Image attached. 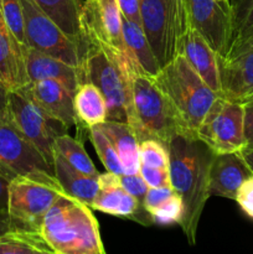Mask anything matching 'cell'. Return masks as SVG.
I'll return each mask as SVG.
<instances>
[{
	"label": "cell",
	"instance_id": "cell-31",
	"mask_svg": "<svg viewBox=\"0 0 253 254\" xmlns=\"http://www.w3.org/2000/svg\"><path fill=\"white\" fill-rule=\"evenodd\" d=\"M153 223L158 225H180L184 217V203L180 196L174 192L168 200L149 212Z\"/></svg>",
	"mask_w": 253,
	"mask_h": 254
},
{
	"label": "cell",
	"instance_id": "cell-11",
	"mask_svg": "<svg viewBox=\"0 0 253 254\" xmlns=\"http://www.w3.org/2000/svg\"><path fill=\"white\" fill-rule=\"evenodd\" d=\"M122 20L118 0H82L79 14L82 45H97L123 52L129 57L123 40Z\"/></svg>",
	"mask_w": 253,
	"mask_h": 254
},
{
	"label": "cell",
	"instance_id": "cell-42",
	"mask_svg": "<svg viewBox=\"0 0 253 254\" xmlns=\"http://www.w3.org/2000/svg\"><path fill=\"white\" fill-rule=\"evenodd\" d=\"M241 154L245 158L246 163L248 164L250 169L253 173V149L252 148H245L243 150H241Z\"/></svg>",
	"mask_w": 253,
	"mask_h": 254
},
{
	"label": "cell",
	"instance_id": "cell-41",
	"mask_svg": "<svg viewBox=\"0 0 253 254\" xmlns=\"http://www.w3.org/2000/svg\"><path fill=\"white\" fill-rule=\"evenodd\" d=\"M15 228L14 223H12L11 218H10L7 211H4V212H0V236L6 233L7 231Z\"/></svg>",
	"mask_w": 253,
	"mask_h": 254
},
{
	"label": "cell",
	"instance_id": "cell-14",
	"mask_svg": "<svg viewBox=\"0 0 253 254\" xmlns=\"http://www.w3.org/2000/svg\"><path fill=\"white\" fill-rule=\"evenodd\" d=\"M19 92L63 129L83 127L74 112L73 93L59 81L40 79L29 82Z\"/></svg>",
	"mask_w": 253,
	"mask_h": 254
},
{
	"label": "cell",
	"instance_id": "cell-15",
	"mask_svg": "<svg viewBox=\"0 0 253 254\" xmlns=\"http://www.w3.org/2000/svg\"><path fill=\"white\" fill-rule=\"evenodd\" d=\"M99 191L92 202L91 208L116 216V217L131 218L144 225V217L148 223H153L149 213L144 210L143 205L126 191L121 185L119 175L107 171L98 175Z\"/></svg>",
	"mask_w": 253,
	"mask_h": 254
},
{
	"label": "cell",
	"instance_id": "cell-4",
	"mask_svg": "<svg viewBox=\"0 0 253 254\" xmlns=\"http://www.w3.org/2000/svg\"><path fill=\"white\" fill-rule=\"evenodd\" d=\"M155 79L168 96L184 134L196 136L203 117L221 94L201 78L181 54L161 67Z\"/></svg>",
	"mask_w": 253,
	"mask_h": 254
},
{
	"label": "cell",
	"instance_id": "cell-9",
	"mask_svg": "<svg viewBox=\"0 0 253 254\" xmlns=\"http://www.w3.org/2000/svg\"><path fill=\"white\" fill-rule=\"evenodd\" d=\"M20 2L29 46L81 67L83 45L71 39L35 0H20Z\"/></svg>",
	"mask_w": 253,
	"mask_h": 254
},
{
	"label": "cell",
	"instance_id": "cell-26",
	"mask_svg": "<svg viewBox=\"0 0 253 254\" xmlns=\"http://www.w3.org/2000/svg\"><path fill=\"white\" fill-rule=\"evenodd\" d=\"M0 254H55L37 231L15 227L0 236Z\"/></svg>",
	"mask_w": 253,
	"mask_h": 254
},
{
	"label": "cell",
	"instance_id": "cell-19",
	"mask_svg": "<svg viewBox=\"0 0 253 254\" xmlns=\"http://www.w3.org/2000/svg\"><path fill=\"white\" fill-rule=\"evenodd\" d=\"M24 56L30 82L55 79L67 87L73 94L77 87L82 83L81 67L67 64L57 57L30 46L24 49Z\"/></svg>",
	"mask_w": 253,
	"mask_h": 254
},
{
	"label": "cell",
	"instance_id": "cell-35",
	"mask_svg": "<svg viewBox=\"0 0 253 254\" xmlns=\"http://www.w3.org/2000/svg\"><path fill=\"white\" fill-rule=\"evenodd\" d=\"M175 191L171 186H163V188H149L145 197L143 200V207L146 212H150L155 207H158L160 203L168 200ZM150 216V215H149Z\"/></svg>",
	"mask_w": 253,
	"mask_h": 254
},
{
	"label": "cell",
	"instance_id": "cell-7",
	"mask_svg": "<svg viewBox=\"0 0 253 254\" xmlns=\"http://www.w3.org/2000/svg\"><path fill=\"white\" fill-rule=\"evenodd\" d=\"M63 193L60 183L16 176L9 185L7 213L15 227L40 232L46 213Z\"/></svg>",
	"mask_w": 253,
	"mask_h": 254
},
{
	"label": "cell",
	"instance_id": "cell-33",
	"mask_svg": "<svg viewBox=\"0 0 253 254\" xmlns=\"http://www.w3.org/2000/svg\"><path fill=\"white\" fill-rule=\"evenodd\" d=\"M119 180H121V185L123 186L124 190L128 191L143 205V200L148 192L149 186L146 185L140 174H131V175L123 174V175H119Z\"/></svg>",
	"mask_w": 253,
	"mask_h": 254
},
{
	"label": "cell",
	"instance_id": "cell-5",
	"mask_svg": "<svg viewBox=\"0 0 253 254\" xmlns=\"http://www.w3.org/2000/svg\"><path fill=\"white\" fill-rule=\"evenodd\" d=\"M131 111L128 123L139 140L159 139L168 144L176 134H184L175 111L155 77L134 72L130 81Z\"/></svg>",
	"mask_w": 253,
	"mask_h": 254
},
{
	"label": "cell",
	"instance_id": "cell-20",
	"mask_svg": "<svg viewBox=\"0 0 253 254\" xmlns=\"http://www.w3.org/2000/svg\"><path fill=\"white\" fill-rule=\"evenodd\" d=\"M0 81L10 92L19 91L29 83L24 47L7 26L0 7Z\"/></svg>",
	"mask_w": 253,
	"mask_h": 254
},
{
	"label": "cell",
	"instance_id": "cell-27",
	"mask_svg": "<svg viewBox=\"0 0 253 254\" xmlns=\"http://www.w3.org/2000/svg\"><path fill=\"white\" fill-rule=\"evenodd\" d=\"M35 1L71 39L82 44L81 29H79L82 0H35Z\"/></svg>",
	"mask_w": 253,
	"mask_h": 254
},
{
	"label": "cell",
	"instance_id": "cell-2",
	"mask_svg": "<svg viewBox=\"0 0 253 254\" xmlns=\"http://www.w3.org/2000/svg\"><path fill=\"white\" fill-rule=\"evenodd\" d=\"M40 233L55 254H104L98 221L91 207L63 193L42 221Z\"/></svg>",
	"mask_w": 253,
	"mask_h": 254
},
{
	"label": "cell",
	"instance_id": "cell-8",
	"mask_svg": "<svg viewBox=\"0 0 253 254\" xmlns=\"http://www.w3.org/2000/svg\"><path fill=\"white\" fill-rule=\"evenodd\" d=\"M196 136L215 154L240 153L246 148L243 104L218 96L203 117Z\"/></svg>",
	"mask_w": 253,
	"mask_h": 254
},
{
	"label": "cell",
	"instance_id": "cell-30",
	"mask_svg": "<svg viewBox=\"0 0 253 254\" xmlns=\"http://www.w3.org/2000/svg\"><path fill=\"white\" fill-rule=\"evenodd\" d=\"M139 156H140V165L169 169L170 155H169L168 144L159 139L148 138L141 140L139 145Z\"/></svg>",
	"mask_w": 253,
	"mask_h": 254
},
{
	"label": "cell",
	"instance_id": "cell-16",
	"mask_svg": "<svg viewBox=\"0 0 253 254\" xmlns=\"http://www.w3.org/2000/svg\"><path fill=\"white\" fill-rule=\"evenodd\" d=\"M221 96L246 103L253 99V45L232 57H218Z\"/></svg>",
	"mask_w": 253,
	"mask_h": 254
},
{
	"label": "cell",
	"instance_id": "cell-22",
	"mask_svg": "<svg viewBox=\"0 0 253 254\" xmlns=\"http://www.w3.org/2000/svg\"><path fill=\"white\" fill-rule=\"evenodd\" d=\"M231 31L227 50L221 57H232L253 45V0H228Z\"/></svg>",
	"mask_w": 253,
	"mask_h": 254
},
{
	"label": "cell",
	"instance_id": "cell-10",
	"mask_svg": "<svg viewBox=\"0 0 253 254\" xmlns=\"http://www.w3.org/2000/svg\"><path fill=\"white\" fill-rule=\"evenodd\" d=\"M0 170L14 179L16 176L59 183L54 166L11 124H0Z\"/></svg>",
	"mask_w": 253,
	"mask_h": 254
},
{
	"label": "cell",
	"instance_id": "cell-3",
	"mask_svg": "<svg viewBox=\"0 0 253 254\" xmlns=\"http://www.w3.org/2000/svg\"><path fill=\"white\" fill-rule=\"evenodd\" d=\"M140 72L126 54L83 44L82 82L93 83L104 96L108 119L126 122L131 111V76Z\"/></svg>",
	"mask_w": 253,
	"mask_h": 254
},
{
	"label": "cell",
	"instance_id": "cell-25",
	"mask_svg": "<svg viewBox=\"0 0 253 254\" xmlns=\"http://www.w3.org/2000/svg\"><path fill=\"white\" fill-rule=\"evenodd\" d=\"M73 106L79 123L88 129L108 119V106L102 92L91 82H82L73 94Z\"/></svg>",
	"mask_w": 253,
	"mask_h": 254
},
{
	"label": "cell",
	"instance_id": "cell-17",
	"mask_svg": "<svg viewBox=\"0 0 253 254\" xmlns=\"http://www.w3.org/2000/svg\"><path fill=\"white\" fill-rule=\"evenodd\" d=\"M201 78L215 92L221 94L218 55L208 42L186 20L180 40V51Z\"/></svg>",
	"mask_w": 253,
	"mask_h": 254
},
{
	"label": "cell",
	"instance_id": "cell-24",
	"mask_svg": "<svg viewBox=\"0 0 253 254\" xmlns=\"http://www.w3.org/2000/svg\"><path fill=\"white\" fill-rule=\"evenodd\" d=\"M122 25H123L124 44L134 66L140 72L155 77L161 67L154 55L141 25L124 17L122 20Z\"/></svg>",
	"mask_w": 253,
	"mask_h": 254
},
{
	"label": "cell",
	"instance_id": "cell-40",
	"mask_svg": "<svg viewBox=\"0 0 253 254\" xmlns=\"http://www.w3.org/2000/svg\"><path fill=\"white\" fill-rule=\"evenodd\" d=\"M11 179L0 170V212L7 211V197H9V185Z\"/></svg>",
	"mask_w": 253,
	"mask_h": 254
},
{
	"label": "cell",
	"instance_id": "cell-37",
	"mask_svg": "<svg viewBox=\"0 0 253 254\" xmlns=\"http://www.w3.org/2000/svg\"><path fill=\"white\" fill-rule=\"evenodd\" d=\"M122 16L140 24V0H118Z\"/></svg>",
	"mask_w": 253,
	"mask_h": 254
},
{
	"label": "cell",
	"instance_id": "cell-13",
	"mask_svg": "<svg viewBox=\"0 0 253 254\" xmlns=\"http://www.w3.org/2000/svg\"><path fill=\"white\" fill-rule=\"evenodd\" d=\"M189 24L223 56L227 50L231 31L228 0H183Z\"/></svg>",
	"mask_w": 253,
	"mask_h": 254
},
{
	"label": "cell",
	"instance_id": "cell-23",
	"mask_svg": "<svg viewBox=\"0 0 253 254\" xmlns=\"http://www.w3.org/2000/svg\"><path fill=\"white\" fill-rule=\"evenodd\" d=\"M54 170L64 192L91 207L94 197L99 191L98 178L81 173L69 165L59 154H55Z\"/></svg>",
	"mask_w": 253,
	"mask_h": 254
},
{
	"label": "cell",
	"instance_id": "cell-38",
	"mask_svg": "<svg viewBox=\"0 0 253 254\" xmlns=\"http://www.w3.org/2000/svg\"><path fill=\"white\" fill-rule=\"evenodd\" d=\"M245 107L246 148L253 149V99L243 103Z\"/></svg>",
	"mask_w": 253,
	"mask_h": 254
},
{
	"label": "cell",
	"instance_id": "cell-39",
	"mask_svg": "<svg viewBox=\"0 0 253 254\" xmlns=\"http://www.w3.org/2000/svg\"><path fill=\"white\" fill-rule=\"evenodd\" d=\"M9 93V89L0 81V124H10Z\"/></svg>",
	"mask_w": 253,
	"mask_h": 254
},
{
	"label": "cell",
	"instance_id": "cell-1",
	"mask_svg": "<svg viewBox=\"0 0 253 254\" xmlns=\"http://www.w3.org/2000/svg\"><path fill=\"white\" fill-rule=\"evenodd\" d=\"M170 185L184 203L180 227L193 246L197 228L210 193V171L215 153L197 136L176 134L168 143Z\"/></svg>",
	"mask_w": 253,
	"mask_h": 254
},
{
	"label": "cell",
	"instance_id": "cell-36",
	"mask_svg": "<svg viewBox=\"0 0 253 254\" xmlns=\"http://www.w3.org/2000/svg\"><path fill=\"white\" fill-rule=\"evenodd\" d=\"M235 201L248 217L253 218V175L242 184Z\"/></svg>",
	"mask_w": 253,
	"mask_h": 254
},
{
	"label": "cell",
	"instance_id": "cell-18",
	"mask_svg": "<svg viewBox=\"0 0 253 254\" xmlns=\"http://www.w3.org/2000/svg\"><path fill=\"white\" fill-rule=\"evenodd\" d=\"M252 175L241 151L215 154L210 171L211 196L235 200L242 184Z\"/></svg>",
	"mask_w": 253,
	"mask_h": 254
},
{
	"label": "cell",
	"instance_id": "cell-34",
	"mask_svg": "<svg viewBox=\"0 0 253 254\" xmlns=\"http://www.w3.org/2000/svg\"><path fill=\"white\" fill-rule=\"evenodd\" d=\"M139 174L149 188H163L170 185V173L169 169L150 168V166L140 165Z\"/></svg>",
	"mask_w": 253,
	"mask_h": 254
},
{
	"label": "cell",
	"instance_id": "cell-29",
	"mask_svg": "<svg viewBox=\"0 0 253 254\" xmlns=\"http://www.w3.org/2000/svg\"><path fill=\"white\" fill-rule=\"evenodd\" d=\"M88 138L106 170L117 174V175H123L124 169L123 165H122L121 159H119L113 144L111 143L106 133L102 130L101 127H89Z\"/></svg>",
	"mask_w": 253,
	"mask_h": 254
},
{
	"label": "cell",
	"instance_id": "cell-21",
	"mask_svg": "<svg viewBox=\"0 0 253 254\" xmlns=\"http://www.w3.org/2000/svg\"><path fill=\"white\" fill-rule=\"evenodd\" d=\"M111 143L113 144L117 154L123 165L124 174H139L140 170V156H139V140L133 127L126 122L107 119L99 124Z\"/></svg>",
	"mask_w": 253,
	"mask_h": 254
},
{
	"label": "cell",
	"instance_id": "cell-6",
	"mask_svg": "<svg viewBox=\"0 0 253 254\" xmlns=\"http://www.w3.org/2000/svg\"><path fill=\"white\" fill-rule=\"evenodd\" d=\"M140 25L160 67L180 51L186 26L183 0H140Z\"/></svg>",
	"mask_w": 253,
	"mask_h": 254
},
{
	"label": "cell",
	"instance_id": "cell-12",
	"mask_svg": "<svg viewBox=\"0 0 253 254\" xmlns=\"http://www.w3.org/2000/svg\"><path fill=\"white\" fill-rule=\"evenodd\" d=\"M9 119L10 124L36 146L50 165L54 166L55 141L62 134L52 126L56 122L50 119L19 91L9 93Z\"/></svg>",
	"mask_w": 253,
	"mask_h": 254
},
{
	"label": "cell",
	"instance_id": "cell-28",
	"mask_svg": "<svg viewBox=\"0 0 253 254\" xmlns=\"http://www.w3.org/2000/svg\"><path fill=\"white\" fill-rule=\"evenodd\" d=\"M55 154H59L69 165L86 175L98 178V175L101 174L87 154L82 140H79L78 138H73L67 133L60 134L56 138Z\"/></svg>",
	"mask_w": 253,
	"mask_h": 254
},
{
	"label": "cell",
	"instance_id": "cell-32",
	"mask_svg": "<svg viewBox=\"0 0 253 254\" xmlns=\"http://www.w3.org/2000/svg\"><path fill=\"white\" fill-rule=\"evenodd\" d=\"M2 16L6 21L7 26L11 30L14 36L20 42L22 47H27L26 34H25V22L22 15V7L20 0H0Z\"/></svg>",
	"mask_w": 253,
	"mask_h": 254
}]
</instances>
